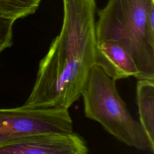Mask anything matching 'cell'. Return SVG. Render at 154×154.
Wrapping results in <instances>:
<instances>
[{"mask_svg": "<svg viewBox=\"0 0 154 154\" xmlns=\"http://www.w3.org/2000/svg\"><path fill=\"white\" fill-rule=\"evenodd\" d=\"M60 34L40 60L31 92L25 105L68 109L81 96L95 64V0H63Z\"/></svg>", "mask_w": 154, "mask_h": 154, "instance_id": "obj_1", "label": "cell"}, {"mask_svg": "<svg viewBox=\"0 0 154 154\" xmlns=\"http://www.w3.org/2000/svg\"><path fill=\"white\" fill-rule=\"evenodd\" d=\"M97 45L112 42L134 60L137 79L154 80V0H108L98 11Z\"/></svg>", "mask_w": 154, "mask_h": 154, "instance_id": "obj_2", "label": "cell"}, {"mask_svg": "<svg viewBox=\"0 0 154 154\" xmlns=\"http://www.w3.org/2000/svg\"><path fill=\"white\" fill-rule=\"evenodd\" d=\"M84 113L109 134L128 146L153 153L152 144L140 122L131 116L120 96L116 81L99 66L91 68L81 93Z\"/></svg>", "mask_w": 154, "mask_h": 154, "instance_id": "obj_3", "label": "cell"}, {"mask_svg": "<svg viewBox=\"0 0 154 154\" xmlns=\"http://www.w3.org/2000/svg\"><path fill=\"white\" fill-rule=\"evenodd\" d=\"M72 132L73 121L67 108H37L25 104L0 108V147L30 136Z\"/></svg>", "mask_w": 154, "mask_h": 154, "instance_id": "obj_4", "label": "cell"}, {"mask_svg": "<svg viewBox=\"0 0 154 154\" xmlns=\"http://www.w3.org/2000/svg\"><path fill=\"white\" fill-rule=\"evenodd\" d=\"M0 154H88L78 134H47L30 136L0 147Z\"/></svg>", "mask_w": 154, "mask_h": 154, "instance_id": "obj_5", "label": "cell"}, {"mask_svg": "<svg viewBox=\"0 0 154 154\" xmlns=\"http://www.w3.org/2000/svg\"><path fill=\"white\" fill-rule=\"evenodd\" d=\"M95 64L115 81L129 76L137 79L139 75L131 56L121 46L112 42L97 45Z\"/></svg>", "mask_w": 154, "mask_h": 154, "instance_id": "obj_6", "label": "cell"}, {"mask_svg": "<svg viewBox=\"0 0 154 154\" xmlns=\"http://www.w3.org/2000/svg\"><path fill=\"white\" fill-rule=\"evenodd\" d=\"M136 99L140 123L154 145V80L138 79Z\"/></svg>", "mask_w": 154, "mask_h": 154, "instance_id": "obj_7", "label": "cell"}, {"mask_svg": "<svg viewBox=\"0 0 154 154\" xmlns=\"http://www.w3.org/2000/svg\"><path fill=\"white\" fill-rule=\"evenodd\" d=\"M42 0H0V17L14 20L32 14Z\"/></svg>", "mask_w": 154, "mask_h": 154, "instance_id": "obj_8", "label": "cell"}, {"mask_svg": "<svg viewBox=\"0 0 154 154\" xmlns=\"http://www.w3.org/2000/svg\"><path fill=\"white\" fill-rule=\"evenodd\" d=\"M14 20L0 17V52L13 44V25Z\"/></svg>", "mask_w": 154, "mask_h": 154, "instance_id": "obj_9", "label": "cell"}]
</instances>
